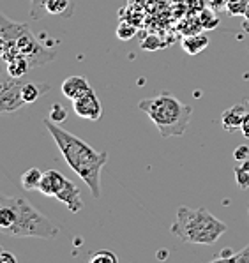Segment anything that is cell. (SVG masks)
<instances>
[{"instance_id":"6da1fadb","label":"cell","mask_w":249,"mask_h":263,"mask_svg":"<svg viewBox=\"0 0 249 263\" xmlns=\"http://www.w3.org/2000/svg\"><path fill=\"white\" fill-rule=\"evenodd\" d=\"M44 127L51 135V138L57 143L60 154L69 164L76 175L80 177L90 189L92 196H101V172L108 161L106 151H95L94 147L83 141L82 138L74 136L73 133L60 127V124L51 122L50 119L43 120Z\"/></svg>"},{"instance_id":"7a4b0ae2","label":"cell","mask_w":249,"mask_h":263,"mask_svg":"<svg viewBox=\"0 0 249 263\" xmlns=\"http://www.w3.org/2000/svg\"><path fill=\"white\" fill-rule=\"evenodd\" d=\"M226 230L228 226L207 209H191L187 205L177 209L175 222L171 224V233L179 240L195 246H212L226 233Z\"/></svg>"},{"instance_id":"3957f363","label":"cell","mask_w":249,"mask_h":263,"mask_svg":"<svg viewBox=\"0 0 249 263\" xmlns=\"http://www.w3.org/2000/svg\"><path fill=\"white\" fill-rule=\"evenodd\" d=\"M138 108L152 120L163 138L182 136L189 127L193 108L170 92H161L154 97L140 101Z\"/></svg>"},{"instance_id":"277c9868","label":"cell","mask_w":249,"mask_h":263,"mask_svg":"<svg viewBox=\"0 0 249 263\" xmlns=\"http://www.w3.org/2000/svg\"><path fill=\"white\" fill-rule=\"evenodd\" d=\"M0 35L6 39V44H13L16 50L29 60L30 67H41L55 59L53 51L46 50L30 34L29 28L16 22H11L4 14H0Z\"/></svg>"},{"instance_id":"5b68a950","label":"cell","mask_w":249,"mask_h":263,"mask_svg":"<svg viewBox=\"0 0 249 263\" xmlns=\"http://www.w3.org/2000/svg\"><path fill=\"white\" fill-rule=\"evenodd\" d=\"M14 207H16V222L13 230L9 232L14 238H55L59 235V226L48 219L44 214L37 209L32 207L29 200L22 196H14Z\"/></svg>"},{"instance_id":"8992f818","label":"cell","mask_w":249,"mask_h":263,"mask_svg":"<svg viewBox=\"0 0 249 263\" xmlns=\"http://www.w3.org/2000/svg\"><path fill=\"white\" fill-rule=\"evenodd\" d=\"M23 83L25 82H22V78H13V76H9L7 80H0V115L23 108L25 104L22 97Z\"/></svg>"},{"instance_id":"52a82bcc","label":"cell","mask_w":249,"mask_h":263,"mask_svg":"<svg viewBox=\"0 0 249 263\" xmlns=\"http://www.w3.org/2000/svg\"><path fill=\"white\" fill-rule=\"evenodd\" d=\"M73 110L80 119L90 120V122H98L103 115L101 101H99V97L95 96L94 88H90L85 96H82L73 101Z\"/></svg>"},{"instance_id":"ba28073f","label":"cell","mask_w":249,"mask_h":263,"mask_svg":"<svg viewBox=\"0 0 249 263\" xmlns=\"http://www.w3.org/2000/svg\"><path fill=\"white\" fill-rule=\"evenodd\" d=\"M55 198H57L59 201H62V203L69 209V212H73V214H78L80 210L83 209L82 194H80L78 185H76L74 182H71L69 179L66 180L64 187L57 193V196Z\"/></svg>"},{"instance_id":"9c48e42d","label":"cell","mask_w":249,"mask_h":263,"mask_svg":"<svg viewBox=\"0 0 249 263\" xmlns=\"http://www.w3.org/2000/svg\"><path fill=\"white\" fill-rule=\"evenodd\" d=\"M67 177H64L62 173L57 172V170H48V172H43V179L41 184H39L37 191L44 194V196H57V193L64 187Z\"/></svg>"},{"instance_id":"30bf717a","label":"cell","mask_w":249,"mask_h":263,"mask_svg":"<svg viewBox=\"0 0 249 263\" xmlns=\"http://www.w3.org/2000/svg\"><path fill=\"white\" fill-rule=\"evenodd\" d=\"M247 104L246 103H239V104H234V106L226 108L221 115V125H223L224 131L232 133V131H237L240 129V124H242L244 117L247 113Z\"/></svg>"},{"instance_id":"8fae6325","label":"cell","mask_w":249,"mask_h":263,"mask_svg":"<svg viewBox=\"0 0 249 263\" xmlns=\"http://www.w3.org/2000/svg\"><path fill=\"white\" fill-rule=\"evenodd\" d=\"M90 85L83 76H69V78H66L62 82V87H60V90H62L64 97H67V99L74 101L78 99V97L85 96L88 90H90Z\"/></svg>"},{"instance_id":"7c38bea8","label":"cell","mask_w":249,"mask_h":263,"mask_svg":"<svg viewBox=\"0 0 249 263\" xmlns=\"http://www.w3.org/2000/svg\"><path fill=\"white\" fill-rule=\"evenodd\" d=\"M180 44H182L184 51H186L187 55H198L208 46V37L203 34V32H198V34L184 35V39Z\"/></svg>"},{"instance_id":"4fadbf2b","label":"cell","mask_w":249,"mask_h":263,"mask_svg":"<svg viewBox=\"0 0 249 263\" xmlns=\"http://www.w3.org/2000/svg\"><path fill=\"white\" fill-rule=\"evenodd\" d=\"M6 69H7V74L13 76V78H22L29 72L32 67H30V62L25 59L23 55H14L11 57L9 60H6Z\"/></svg>"},{"instance_id":"5bb4252c","label":"cell","mask_w":249,"mask_h":263,"mask_svg":"<svg viewBox=\"0 0 249 263\" xmlns=\"http://www.w3.org/2000/svg\"><path fill=\"white\" fill-rule=\"evenodd\" d=\"M50 90V85L48 83H34V82H25L22 88V97L25 101V104H30L34 101H37L39 97L44 96Z\"/></svg>"},{"instance_id":"9a60e30c","label":"cell","mask_w":249,"mask_h":263,"mask_svg":"<svg viewBox=\"0 0 249 263\" xmlns=\"http://www.w3.org/2000/svg\"><path fill=\"white\" fill-rule=\"evenodd\" d=\"M46 13L69 18L73 14V4L71 0H46Z\"/></svg>"},{"instance_id":"2e32d148","label":"cell","mask_w":249,"mask_h":263,"mask_svg":"<svg viewBox=\"0 0 249 263\" xmlns=\"http://www.w3.org/2000/svg\"><path fill=\"white\" fill-rule=\"evenodd\" d=\"M43 179V172L39 168H29L22 177H20V182H22V187L25 191H34V189H39V184H41Z\"/></svg>"},{"instance_id":"e0dca14e","label":"cell","mask_w":249,"mask_h":263,"mask_svg":"<svg viewBox=\"0 0 249 263\" xmlns=\"http://www.w3.org/2000/svg\"><path fill=\"white\" fill-rule=\"evenodd\" d=\"M200 16V23H202L203 30H212L219 25V16H218V11H214L212 7L205 6L202 11L198 13Z\"/></svg>"},{"instance_id":"ac0fdd59","label":"cell","mask_w":249,"mask_h":263,"mask_svg":"<svg viewBox=\"0 0 249 263\" xmlns=\"http://www.w3.org/2000/svg\"><path fill=\"white\" fill-rule=\"evenodd\" d=\"M235 172V179L240 189H247L249 187V159L240 161V164H237Z\"/></svg>"},{"instance_id":"d6986e66","label":"cell","mask_w":249,"mask_h":263,"mask_svg":"<svg viewBox=\"0 0 249 263\" xmlns=\"http://www.w3.org/2000/svg\"><path fill=\"white\" fill-rule=\"evenodd\" d=\"M247 7V0H226V11L232 16H244Z\"/></svg>"},{"instance_id":"ffe728a7","label":"cell","mask_w":249,"mask_h":263,"mask_svg":"<svg viewBox=\"0 0 249 263\" xmlns=\"http://www.w3.org/2000/svg\"><path fill=\"white\" fill-rule=\"evenodd\" d=\"M117 254L111 253V251H99V253L92 254L90 258H88V261L90 263H117Z\"/></svg>"},{"instance_id":"44dd1931","label":"cell","mask_w":249,"mask_h":263,"mask_svg":"<svg viewBox=\"0 0 249 263\" xmlns=\"http://www.w3.org/2000/svg\"><path fill=\"white\" fill-rule=\"evenodd\" d=\"M48 119H50L51 122H55V124H62V122H66V120H67V111H66V108L60 106L59 103H55L53 106H51V110H50V115H48Z\"/></svg>"},{"instance_id":"7402d4cb","label":"cell","mask_w":249,"mask_h":263,"mask_svg":"<svg viewBox=\"0 0 249 263\" xmlns=\"http://www.w3.org/2000/svg\"><path fill=\"white\" fill-rule=\"evenodd\" d=\"M46 14V0H30V16L34 20H41Z\"/></svg>"},{"instance_id":"603a6c76","label":"cell","mask_w":249,"mask_h":263,"mask_svg":"<svg viewBox=\"0 0 249 263\" xmlns=\"http://www.w3.org/2000/svg\"><path fill=\"white\" fill-rule=\"evenodd\" d=\"M135 34H136V28L127 22H122L117 28V35H119V39H122V41H129Z\"/></svg>"},{"instance_id":"cb8c5ba5","label":"cell","mask_w":249,"mask_h":263,"mask_svg":"<svg viewBox=\"0 0 249 263\" xmlns=\"http://www.w3.org/2000/svg\"><path fill=\"white\" fill-rule=\"evenodd\" d=\"M205 6H207L205 0H186V2H184V7L187 9V14H198Z\"/></svg>"},{"instance_id":"d4e9b609","label":"cell","mask_w":249,"mask_h":263,"mask_svg":"<svg viewBox=\"0 0 249 263\" xmlns=\"http://www.w3.org/2000/svg\"><path fill=\"white\" fill-rule=\"evenodd\" d=\"M234 159L235 161H246L249 159V147H246V145H239L237 147V151L234 152Z\"/></svg>"},{"instance_id":"484cf974","label":"cell","mask_w":249,"mask_h":263,"mask_svg":"<svg viewBox=\"0 0 249 263\" xmlns=\"http://www.w3.org/2000/svg\"><path fill=\"white\" fill-rule=\"evenodd\" d=\"M205 4L208 7H212L214 11H223L226 9V0H205Z\"/></svg>"},{"instance_id":"4316f807","label":"cell","mask_w":249,"mask_h":263,"mask_svg":"<svg viewBox=\"0 0 249 263\" xmlns=\"http://www.w3.org/2000/svg\"><path fill=\"white\" fill-rule=\"evenodd\" d=\"M14 261H16V256L13 253L0 248V263H14Z\"/></svg>"},{"instance_id":"83f0119b","label":"cell","mask_w":249,"mask_h":263,"mask_svg":"<svg viewBox=\"0 0 249 263\" xmlns=\"http://www.w3.org/2000/svg\"><path fill=\"white\" fill-rule=\"evenodd\" d=\"M240 131H242L244 138H249V111L246 113V117H244L242 124H240Z\"/></svg>"},{"instance_id":"f1b7e54d","label":"cell","mask_w":249,"mask_h":263,"mask_svg":"<svg viewBox=\"0 0 249 263\" xmlns=\"http://www.w3.org/2000/svg\"><path fill=\"white\" fill-rule=\"evenodd\" d=\"M244 30L249 32V0H247V7H246V13H244V23H242Z\"/></svg>"},{"instance_id":"f546056e","label":"cell","mask_w":249,"mask_h":263,"mask_svg":"<svg viewBox=\"0 0 249 263\" xmlns=\"http://www.w3.org/2000/svg\"><path fill=\"white\" fill-rule=\"evenodd\" d=\"M4 53H6V39L0 35V57L4 59Z\"/></svg>"}]
</instances>
